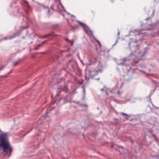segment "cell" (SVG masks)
I'll return each instance as SVG.
<instances>
[{
	"mask_svg": "<svg viewBox=\"0 0 159 159\" xmlns=\"http://www.w3.org/2000/svg\"><path fill=\"white\" fill-rule=\"evenodd\" d=\"M0 146H1V147L5 151H9L10 149L9 142L6 136L5 135H2L0 136Z\"/></svg>",
	"mask_w": 159,
	"mask_h": 159,
	"instance_id": "1",
	"label": "cell"
}]
</instances>
